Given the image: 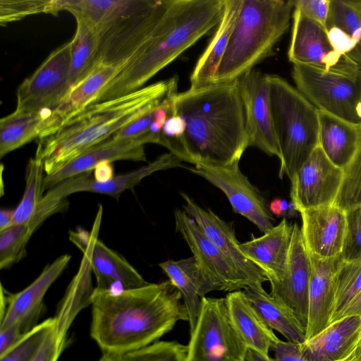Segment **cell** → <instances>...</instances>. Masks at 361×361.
I'll use <instances>...</instances> for the list:
<instances>
[{
    "label": "cell",
    "mask_w": 361,
    "mask_h": 361,
    "mask_svg": "<svg viewBox=\"0 0 361 361\" xmlns=\"http://www.w3.org/2000/svg\"><path fill=\"white\" fill-rule=\"evenodd\" d=\"M90 334L105 353L149 345L188 315L180 293L169 281L118 292L94 288Z\"/></svg>",
    "instance_id": "obj_1"
},
{
    "label": "cell",
    "mask_w": 361,
    "mask_h": 361,
    "mask_svg": "<svg viewBox=\"0 0 361 361\" xmlns=\"http://www.w3.org/2000/svg\"><path fill=\"white\" fill-rule=\"evenodd\" d=\"M173 105L186 123L183 143L190 164L239 163L249 140L238 79L190 86L174 96Z\"/></svg>",
    "instance_id": "obj_2"
},
{
    "label": "cell",
    "mask_w": 361,
    "mask_h": 361,
    "mask_svg": "<svg viewBox=\"0 0 361 361\" xmlns=\"http://www.w3.org/2000/svg\"><path fill=\"white\" fill-rule=\"evenodd\" d=\"M177 76L126 95L96 102L74 111L38 137L35 157L47 176L54 174L94 145L178 93Z\"/></svg>",
    "instance_id": "obj_3"
},
{
    "label": "cell",
    "mask_w": 361,
    "mask_h": 361,
    "mask_svg": "<svg viewBox=\"0 0 361 361\" xmlns=\"http://www.w3.org/2000/svg\"><path fill=\"white\" fill-rule=\"evenodd\" d=\"M224 0H170L152 32L93 102L136 91L217 26Z\"/></svg>",
    "instance_id": "obj_4"
},
{
    "label": "cell",
    "mask_w": 361,
    "mask_h": 361,
    "mask_svg": "<svg viewBox=\"0 0 361 361\" xmlns=\"http://www.w3.org/2000/svg\"><path fill=\"white\" fill-rule=\"evenodd\" d=\"M170 0H58L59 10L85 20L95 32L97 65L120 68L148 38ZM96 65V66H97Z\"/></svg>",
    "instance_id": "obj_5"
},
{
    "label": "cell",
    "mask_w": 361,
    "mask_h": 361,
    "mask_svg": "<svg viewBox=\"0 0 361 361\" xmlns=\"http://www.w3.org/2000/svg\"><path fill=\"white\" fill-rule=\"evenodd\" d=\"M293 10V0H243L213 82L235 80L272 55L290 26Z\"/></svg>",
    "instance_id": "obj_6"
},
{
    "label": "cell",
    "mask_w": 361,
    "mask_h": 361,
    "mask_svg": "<svg viewBox=\"0 0 361 361\" xmlns=\"http://www.w3.org/2000/svg\"><path fill=\"white\" fill-rule=\"evenodd\" d=\"M281 159L279 177L291 180L319 145L318 110L283 78L266 74Z\"/></svg>",
    "instance_id": "obj_7"
},
{
    "label": "cell",
    "mask_w": 361,
    "mask_h": 361,
    "mask_svg": "<svg viewBox=\"0 0 361 361\" xmlns=\"http://www.w3.org/2000/svg\"><path fill=\"white\" fill-rule=\"evenodd\" d=\"M292 77L296 88L317 109L361 123L356 113L361 100V67L348 56L329 70L293 64Z\"/></svg>",
    "instance_id": "obj_8"
},
{
    "label": "cell",
    "mask_w": 361,
    "mask_h": 361,
    "mask_svg": "<svg viewBox=\"0 0 361 361\" xmlns=\"http://www.w3.org/2000/svg\"><path fill=\"white\" fill-rule=\"evenodd\" d=\"M247 349L231 318L226 298L203 297L186 361H245Z\"/></svg>",
    "instance_id": "obj_9"
},
{
    "label": "cell",
    "mask_w": 361,
    "mask_h": 361,
    "mask_svg": "<svg viewBox=\"0 0 361 361\" xmlns=\"http://www.w3.org/2000/svg\"><path fill=\"white\" fill-rule=\"evenodd\" d=\"M71 42L53 51L37 69L18 87L16 110L39 113L54 111L68 96Z\"/></svg>",
    "instance_id": "obj_10"
},
{
    "label": "cell",
    "mask_w": 361,
    "mask_h": 361,
    "mask_svg": "<svg viewBox=\"0 0 361 361\" xmlns=\"http://www.w3.org/2000/svg\"><path fill=\"white\" fill-rule=\"evenodd\" d=\"M188 169L221 190L233 211L247 218L262 233L274 226L275 220L267 199L241 172L239 163L226 166L200 164Z\"/></svg>",
    "instance_id": "obj_11"
},
{
    "label": "cell",
    "mask_w": 361,
    "mask_h": 361,
    "mask_svg": "<svg viewBox=\"0 0 361 361\" xmlns=\"http://www.w3.org/2000/svg\"><path fill=\"white\" fill-rule=\"evenodd\" d=\"M343 176L319 145L290 180L291 203L297 212L335 202Z\"/></svg>",
    "instance_id": "obj_12"
},
{
    "label": "cell",
    "mask_w": 361,
    "mask_h": 361,
    "mask_svg": "<svg viewBox=\"0 0 361 361\" xmlns=\"http://www.w3.org/2000/svg\"><path fill=\"white\" fill-rule=\"evenodd\" d=\"M243 100L249 147L281 159L270 108L266 75L252 69L238 78Z\"/></svg>",
    "instance_id": "obj_13"
},
{
    "label": "cell",
    "mask_w": 361,
    "mask_h": 361,
    "mask_svg": "<svg viewBox=\"0 0 361 361\" xmlns=\"http://www.w3.org/2000/svg\"><path fill=\"white\" fill-rule=\"evenodd\" d=\"M174 216L176 231L188 245L198 264L217 285L219 290L233 292L248 287L245 279L192 217L179 209L175 210Z\"/></svg>",
    "instance_id": "obj_14"
},
{
    "label": "cell",
    "mask_w": 361,
    "mask_h": 361,
    "mask_svg": "<svg viewBox=\"0 0 361 361\" xmlns=\"http://www.w3.org/2000/svg\"><path fill=\"white\" fill-rule=\"evenodd\" d=\"M180 195L185 200L183 210L195 220L205 235L245 279L248 287L267 281L264 272L250 261L240 249L233 223L221 219L209 209L201 207L188 195Z\"/></svg>",
    "instance_id": "obj_15"
},
{
    "label": "cell",
    "mask_w": 361,
    "mask_h": 361,
    "mask_svg": "<svg viewBox=\"0 0 361 361\" xmlns=\"http://www.w3.org/2000/svg\"><path fill=\"white\" fill-rule=\"evenodd\" d=\"M310 264L300 228L293 224L288 261L281 279L270 283V295L286 305L307 329Z\"/></svg>",
    "instance_id": "obj_16"
},
{
    "label": "cell",
    "mask_w": 361,
    "mask_h": 361,
    "mask_svg": "<svg viewBox=\"0 0 361 361\" xmlns=\"http://www.w3.org/2000/svg\"><path fill=\"white\" fill-rule=\"evenodd\" d=\"M182 160L169 152L157 158L152 162L135 171L114 176L106 181H99L91 176V172L66 179L47 190L52 197L66 199L75 192H90L112 197H118L123 192L133 189L143 178L154 172L175 167H184Z\"/></svg>",
    "instance_id": "obj_17"
},
{
    "label": "cell",
    "mask_w": 361,
    "mask_h": 361,
    "mask_svg": "<svg viewBox=\"0 0 361 361\" xmlns=\"http://www.w3.org/2000/svg\"><path fill=\"white\" fill-rule=\"evenodd\" d=\"M298 212L307 252L324 258L342 253L346 229V214L343 209L334 203Z\"/></svg>",
    "instance_id": "obj_18"
},
{
    "label": "cell",
    "mask_w": 361,
    "mask_h": 361,
    "mask_svg": "<svg viewBox=\"0 0 361 361\" xmlns=\"http://www.w3.org/2000/svg\"><path fill=\"white\" fill-rule=\"evenodd\" d=\"M307 254L310 282L306 339L318 334L330 324L334 309L336 275L343 262L341 254L329 258Z\"/></svg>",
    "instance_id": "obj_19"
},
{
    "label": "cell",
    "mask_w": 361,
    "mask_h": 361,
    "mask_svg": "<svg viewBox=\"0 0 361 361\" xmlns=\"http://www.w3.org/2000/svg\"><path fill=\"white\" fill-rule=\"evenodd\" d=\"M288 58L293 64L329 70L342 57L334 51L327 30L294 8Z\"/></svg>",
    "instance_id": "obj_20"
},
{
    "label": "cell",
    "mask_w": 361,
    "mask_h": 361,
    "mask_svg": "<svg viewBox=\"0 0 361 361\" xmlns=\"http://www.w3.org/2000/svg\"><path fill=\"white\" fill-rule=\"evenodd\" d=\"M140 138L114 139L112 137L94 145L58 172L44 178V190H48L61 181L90 172L100 163L118 160L146 161L144 145Z\"/></svg>",
    "instance_id": "obj_21"
},
{
    "label": "cell",
    "mask_w": 361,
    "mask_h": 361,
    "mask_svg": "<svg viewBox=\"0 0 361 361\" xmlns=\"http://www.w3.org/2000/svg\"><path fill=\"white\" fill-rule=\"evenodd\" d=\"M293 224L286 218L264 233L240 243L245 257L258 267L270 283L281 279L286 270L290 247Z\"/></svg>",
    "instance_id": "obj_22"
},
{
    "label": "cell",
    "mask_w": 361,
    "mask_h": 361,
    "mask_svg": "<svg viewBox=\"0 0 361 361\" xmlns=\"http://www.w3.org/2000/svg\"><path fill=\"white\" fill-rule=\"evenodd\" d=\"M159 266L182 295L191 333L199 318L202 298L207 293L219 290V288L200 267L193 256L176 261L169 259L161 262Z\"/></svg>",
    "instance_id": "obj_23"
},
{
    "label": "cell",
    "mask_w": 361,
    "mask_h": 361,
    "mask_svg": "<svg viewBox=\"0 0 361 361\" xmlns=\"http://www.w3.org/2000/svg\"><path fill=\"white\" fill-rule=\"evenodd\" d=\"M360 328L361 316L344 317L300 343L302 353L307 361H338L355 344Z\"/></svg>",
    "instance_id": "obj_24"
},
{
    "label": "cell",
    "mask_w": 361,
    "mask_h": 361,
    "mask_svg": "<svg viewBox=\"0 0 361 361\" xmlns=\"http://www.w3.org/2000/svg\"><path fill=\"white\" fill-rule=\"evenodd\" d=\"M91 266L96 288L100 290L118 292L149 283L123 257L98 238L93 245Z\"/></svg>",
    "instance_id": "obj_25"
},
{
    "label": "cell",
    "mask_w": 361,
    "mask_h": 361,
    "mask_svg": "<svg viewBox=\"0 0 361 361\" xmlns=\"http://www.w3.org/2000/svg\"><path fill=\"white\" fill-rule=\"evenodd\" d=\"M71 255L64 254L43 269L39 275L25 288L17 293L5 290L7 307L1 317L0 329L18 321L30 312L43 306V298L53 284L68 266Z\"/></svg>",
    "instance_id": "obj_26"
},
{
    "label": "cell",
    "mask_w": 361,
    "mask_h": 361,
    "mask_svg": "<svg viewBox=\"0 0 361 361\" xmlns=\"http://www.w3.org/2000/svg\"><path fill=\"white\" fill-rule=\"evenodd\" d=\"M226 298L231 318L247 347L269 356L279 338L262 320L244 291L230 292Z\"/></svg>",
    "instance_id": "obj_27"
},
{
    "label": "cell",
    "mask_w": 361,
    "mask_h": 361,
    "mask_svg": "<svg viewBox=\"0 0 361 361\" xmlns=\"http://www.w3.org/2000/svg\"><path fill=\"white\" fill-rule=\"evenodd\" d=\"M318 114L319 147L334 165L343 169L357 149L360 123L321 110H318Z\"/></svg>",
    "instance_id": "obj_28"
},
{
    "label": "cell",
    "mask_w": 361,
    "mask_h": 361,
    "mask_svg": "<svg viewBox=\"0 0 361 361\" xmlns=\"http://www.w3.org/2000/svg\"><path fill=\"white\" fill-rule=\"evenodd\" d=\"M243 0H224L222 18L190 77L191 87L213 82L216 70L226 49Z\"/></svg>",
    "instance_id": "obj_29"
},
{
    "label": "cell",
    "mask_w": 361,
    "mask_h": 361,
    "mask_svg": "<svg viewBox=\"0 0 361 361\" xmlns=\"http://www.w3.org/2000/svg\"><path fill=\"white\" fill-rule=\"evenodd\" d=\"M244 293L264 323L288 341L302 343L306 329L293 312L283 302L267 293L262 284L247 287Z\"/></svg>",
    "instance_id": "obj_30"
},
{
    "label": "cell",
    "mask_w": 361,
    "mask_h": 361,
    "mask_svg": "<svg viewBox=\"0 0 361 361\" xmlns=\"http://www.w3.org/2000/svg\"><path fill=\"white\" fill-rule=\"evenodd\" d=\"M118 69L111 65L97 64L82 82L71 90L64 102L52 113L50 129L73 112L92 103Z\"/></svg>",
    "instance_id": "obj_31"
},
{
    "label": "cell",
    "mask_w": 361,
    "mask_h": 361,
    "mask_svg": "<svg viewBox=\"0 0 361 361\" xmlns=\"http://www.w3.org/2000/svg\"><path fill=\"white\" fill-rule=\"evenodd\" d=\"M47 120L40 113L15 110L0 121V158L38 138Z\"/></svg>",
    "instance_id": "obj_32"
},
{
    "label": "cell",
    "mask_w": 361,
    "mask_h": 361,
    "mask_svg": "<svg viewBox=\"0 0 361 361\" xmlns=\"http://www.w3.org/2000/svg\"><path fill=\"white\" fill-rule=\"evenodd\" d=\"M76 30L71 41V90L82 82L94 68L97 61V42L94 31L82 18L76 17Z\"/></svg>",
    "instance_id": "obj_33"
},
{
    "label": "cell",
    "mask_w": 361,
    "mask_h": 361,
    "mask_svg": "<svg viewBox=\"0 0 361 361\" xmlns=\"http://www.w3.org/2000/svg\"><path fill=\"white\" fill-rule=\"evenodd\" d=\"M45 175L42 161L35 157L30 158L26 167L23 197L14 209L13 224H27L35 216L44 195Z\"/></svg>",
    "instance_id": "obj_34"
},
{
    "label": "cell",
    "mask_w": 361,
    "mask_h": 361,
    "mask_svg": "<svg viewBox=\"0 0 361 361\" xmlns=\"http://www.w3.org/2000/svg\"><path fill=\"white\" fill-rule=\"evenodd\" d=\"M336 27L358 44L348 57L361 67V18L350 0H331L326 29Z\"/></svg>",
    "instance_id": "obj_35"
},
{
    "label": "cell",
    "mask_w": 361,
    "mask_h": 361,
    "mask_svg": "<svg viewBox=\"0 0 361 361\" xmlns=\"http://www.w3.org/2000/svg\"><path fill=\"white\" fill-rule=\"evenodd\" d=\"M336 295L331 323L337 321L340 314L361 291V258L343 262L335 279Z\"/></svg>",
    "instance_id": "obj_36"
},
{
    "label": "cell",
    "mask_w": 361,
    "mask_h": 361,
    "mask_svg": "<svg viewBox=\"0 0 361 361\" xmlns=\"http://www.w3.org/2000/svg\"><path fill=\"white\" fill-rule=\"evenodd\" d=\"M39 226L33 222L13 224L0 231V269H6L21 259L27 244Z\"/></svg>",
    "instance_id": "obj_37"
},
{
    "label": "cell",
    "mask_w": 361,
    "mask_h": 361,
    "mask_svg": "<svg viewBox=\"0 0 361 361\" xmlns=\"http://www.w3.org/2000/svg\"><path fill=\"white\" fill-rule=\"evenodd\" d=\"M106 354L111 361H186L187 345L176 341H157L135 350Z\"/></svg>",
    "instance_id": "obj_38"
},
{
    "label": "cell",
    "mask_w": 361,
    "mask_h": 361,
    "mask_svg": "<svg viewBox=\"0 0 361 361\" xmlns=\"http://www.w3.org/2000/svg\"><path fill=\"white\" fill-rule=\"evenodd\" d=\"M343 171L342 183L334 204L346 212L361 206V123L357 149Z\"/></svg>",
    "instance_id": "obj_39"
},
{
    "label": "cell",
    "mask_w": 361,
    "mask_h": 361,
    "mask_svg": "<svg viewBox=\"0 0 361 361\" xmlns=\"http://www.w3.org/2000/svg\"><path fill=\"white\" fill-rule=\"evenodd\" d=\"M54 326V318L40 322L7 351L0 355V361H32Z\"/></svg>",
    "instance_id": "obj_40"
},
{
    "label": "cell",
    "mask_w": 361,
    "mask_h": 361,
    "mask_svg": "<svg viewBox=\"0 0 361 361\" xmlns=\"http://www.w3.org/2000/svg\"><path fill=\"white\" fill-rule=\"evenodd\" d=\"M50 5L51 0H1V25L5 26L32 14L50 13Z\"/></svg>",
    "instance_id": "obj_41"
},
{
    "label": "cell",
    "mask_w": 361,
    "mask_h": 361,
    "mask_svg": "<svg viewBox=\"0 0 361 361\" xmlns=\"http://www.w3.org/2000/svg\"><path fill=\"white\" fill-rule=\"evenodd\" d=\"M346 229L342 250L344 261L361 258V206L345 212Z\"/></svg>",
    "instance_id": "obj_42"
},
{
    "label": "cell",
    "mask_w": 361,
    "mask_h": 361,
    "mask_svg": "<svg viewBox=\"0 0 361 361\" xmlns=\"http://www.w3.org/2000/svg\"><path fill=\"white\" fill-rule=\"evenodd\" d=\"M44 310V305L19 319L13 324L0 329V355L7 351L36 325Z\"/></svg>",
    "instance_id": "obj_43"
},
{
    "label": "cell",
    "mask_w": 361,
    "mask_h": 361,
    "mask_svg": "<svg viewBox=\"0 0 361 361\" xmlns=\"http://www.w3.org/2000/svg\"><path fill=\"white\" fill-rule=\"evenodd\" d=\"M161 104L147 114L123 127L111 137L114 139L140 138L142 139L145 144H158L157 138L150 133V126L155 118L157 109Z\"/></svg>",
    "instance_id": "obj_44"
},
{
    "label": "cell",
    "mask_w": 361,
    "mask_h": 361,
    "mask_svg": "<svg viewBox=\"0 0 361 361\" xmlns=\"http://www.w3.org/2000/svg\"><path fill=\"white\" fill-rule=\"evenodd\" d=\"M294 8L326 30L331 0H293Z\"/></svg>",
    "instance_id": "obj_45"
},
{
    "label": "cell",
    "mask_w": 361,
    "mask_h": 361,
    "mask_svg": "<svg viewBox=\"0 0 361 361\" xmlns=\"http://www.w3.org/2000/svg\"><path fill=\"white\" fill-rule=\"evenodd\" d=\"M65 342L66 340L58 336L54 326L32 361H57L63 350Z\"/></svg>",
    "instance_id": "obj_46"
},
{
    "label": "cell",
    "mask_w": 361,
    "mask_h": 361,
    "mask_svg": "<svg viewBox=\"0 0 361 361\" xmlns=\"http://www.w3.org/2000/svg\"><path fill=\"white\" fill-rule=\"evenodd\" d=\"M271 350L275 361H307L302 353L300 343L279 339Z\"/></svg>",
    "instance_id": "obj_47"
},
{
    "label": "cell",
    "mask_w": 361,
    "mask_h": 361,
    "mask_svg": "<svg viewBox=\"0 0 361 361\" xmlns=\"http://www.w3.org/2000/svg\"><path fill=\"white\" fill-rule=\"evenodd\" d=\"M352 315L361 316V291L344 308L337 320Z\"/></svg>",
    "instance_id": "obj_48"
},
{
    "label": "cell",
    "mask_w": 361,
    "mask_h": 361,
    "mask_svg": "<svg viewBox=\"0 0 361 361\" xmlns=\"http://www.w3.org/2000/svg\"><path fill=\"white\" fill-rule=\"evenodd\" d=\"M94 178L99 181H106L114 176L111 162L104 161L94 168Z\"/></svg>",
    "instance_id": "obj_49"
},
{
    "label": "cell",
    "mask_w": 361,
    "mask_h": 361,
    "mask_svg": "<svg viewBox=\"0 0 361 361\" xmlns=\"http://www.w3.org/2000/svg\"><path fill=\"white\" fill-rule=\"evenodd\" d=\"M14 209H1L0 210V231L13 225Z\"/></svg>",
    "instance_id": "obj_50"
},
{
    "label": "cell",
    "mask_w": 361,
    "mask_h": 361,
    "mask_svg": "<svg viewBox=\"0 0 361 361\" xmlns=\"http://www.w3.org/2000/svg\"><path fill=\"white\" fill-rule=\"evenodd\" d=\"M288 208L286 200L280 198H275L269 204V209L272 214L279 217L282 216Z\"/></svg>",
    "instance_id": "obj_51"
},
{
    "label": "cell",
    "mask_w": 361,
    "mask_h": 361,
    "mask_svg": "<svg viewBox=\"0 0 361 361\" xmlns=\"http://www.w3.org/2000/svg\"><path fill=\"white\" fill-rule=\"evenodd\" d=\"M245 361H275L274 358L264 355L261 353L248 348Z\"/></svg>",
    "instance_id": "obj_52"
},
{
    "label": "cell",
    "mask_w": 361,
    "mask_h": 361,
    "mask_svg": "<svg viewBox=\"0 0 361 361\" xmlns=\"http://www.w3.org/2000/svg\"><path fill=\"white\" fill-rule=\"evenodd\" d=\"M352 4L355 8L356 11H357L360 18H361V0L357 1V0H350Z\"/></svg>",
    "instance_id": "obj_53"
},
{
    "label": "cell",
    "mask_w": 361,
    "mask_h": 361,
    "mask_svg": "<svg viewBox=\"0 0 361 361\" xmlns=\"http://www.w3.org/2000/svg\"><path fill=\"white\" fill-rule=\"evenodd\" d=\"M356 113H357L358 117L360 118V119L361 120V100L357 105Z\"/></svg>",
    "instance_id": "obj_54"
},
{
    "label": "cell",
    "mask_w": 361,
    "mask_h": 361,
    "mask_svg": "<svg viewBox=\"0 0 361 361\" xmlns=\"http://www.w3.org/2000/svg\"><path fill=\"white\" fill-rule=\"evenodd\" d=\"M99 361H111V360L107 354L103 353L102 357Z\"/></svg>",
    "instance_id": "obj_55"
}]
</instances>
